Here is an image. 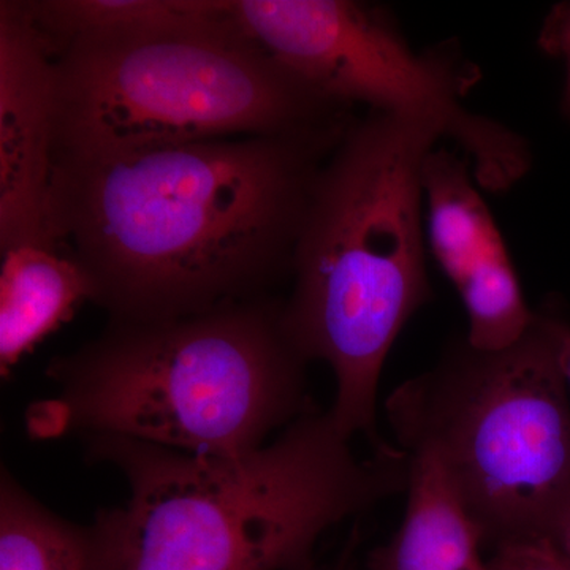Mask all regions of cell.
Wrapping results in <instances>:
<instances>
[{
	"instance_id": "7c38bea8",
	"label": "cell",
	"mask_w": 570,
	"mask_h": 570,
	"mask_svg": "<svg viewBox=\"0 0 570 570\" xmlns=\"http://www.w3.org/2000/svg\"><path fill=\"white\" fill-rule=\"evenodd\" d=\"M0 570H99L92 524L48 509L2 466Z\"/></svg>"
},
{
	"instance_id": "8992f818",
	"label": "cell",
	"mask_w": 570,
	"mask_h": 570,
	"mask_svg": "<svg viewBox=\"0 0 570 570\" xmlns=\"http://www.w3.org/2000/svg\"><path fill=\"white\" fill-rule=\"evenodd\" d=\"M569 333L557 307H540L508 347L453 337L385 401L397 448L436 461L497 549L542 542L569 505Z\"/></svg>"
},
{
	"instance_id": "4fadbf2b",
	"label": "cell",
	"mask_w": 570,
	"mask_h": 570,
	"mask_svg": "<svg viewBox=\"0 0 570 570\" xmlns=\"http://www.w3.org/2000/svg\"><path fill=\"white\" fill-rule=\"evenodd\" d=\"M228 3L230 0H21L51 58L80 37L204 20L224 13Z\"/></svg>"
},
{
	"instance_id": "ba28073f",
	"label": "cell",
	"mask_w": 570,
	"mask_h": 570,
	"mask_svg": "<svg viewBox=\"0 0 570 570\" xmlns=\"http://www.w3.org/2000/svg\"><path fill=\"white\" fill-rule=\"evenodd\" d=\"M423 197L428 249L459 292L468 343L485 351L515 343L530 328L535 309L524 298L471 164L438 145L423 165Z\"/></svg>"
},
{
	"instance_id": "8fae6325",
	"label": "cell",
	"mask_w": 570,
	"mask_h": 570,
	"mask_svg": "<svg viewBox=\"0 0 570 570\" xmlns=\"http://www.w3.org/2000/svg\"><path fill=\"white\" fill-rule=\"evenodd\" d=\"M406 497L401 527L362 570H487L485 535L436 461L411 456Z\"/></svg>"
},
{
	"instance_id": "9c48e42d",
	"label": "cell",
	"mask_w": 570,
	"mask_h": 570,
	"mask_svg": "<svg viewBox=\"0 0 570 570\" xmlns=\"http://www.w3.org/2000/svg\"><path fill=\"white\" fill-rule=\"evenodd\" d=\"M52 58L21 0L0 2V250L59 246L50 232Z\"/></svg>"
},
{
	"instance_id": "6da1fadb",
	"label": "cell",
	"mask_w": 570,
	"mask_h": 570,
	"mask_svg": "<svg viewBox=\"0 0 570 570\" xmlns=\"http://www.w3.org/2000/svg\"><path fill=\"white\" fill-rule=\"evenodd\" d=\"M347 129L55 159L52 242L77 258L110 321L275 296L291 283L314 184Z\"/></svg>"
},
{
	"instance_id": "30bf717a",
	"label": "cell",
	"mask_w": 570,
	"mask_h": 570,
	"mask_svg": "<svg viewBox=\"0 0 570 570\" xmlns=\"http://www.w3.org/2000/svg\"><path fill=\"white\" fill-rule=\"evenodd\" d=\"M92 302V284L62 246L26 245L2 254L0 373L9 376L45 337Z\"/></svg>"
},
{
	"instance_id": "277c9868",
	"label": "cell",
	"mask_w": 570,
	"mask_h": 570,
	"mask_svg": "<svg viewBox=\"0 0 570 570\" xmlns=\"http://www.w3.org/2000/svg\"><path fill=\"white\" fill-rule=\"evenodd\" d=\"M309 362L265 296L170 321H110L55 356L58 395L28 414L33 438L118 436L160 448L239 455L314 407Z\"/></svg>"
},
{
	"instance_id": "e0dca14e",
	"label": "cell",
	"mask_w": 570,
	"mask_h": 570,
	"mask_svg": "<svg viewBox=\"0 0 570 570\" xmlns=\"http://www.w3.org/2000/svg\"><path fill=\"white\" fill-rule=\"evenodd\" d=\"M358 542V530H355L352 532L351 538H348L346 549H344L343 553H341L340 560H337L335 568L332 570H348V562H351L352 554H354L356 543Z\"/></svg>"
},
{
	"instance_id": "52a82bcc",
	"label": "cell",
	"mask_w": 570,
	"mask_h": 570,
	"mask_svg": "<svg viewBox=\"0 0 570 570\" xmlns=\"http://www.w3.org/2000/svg\"><path fill=\"white\" fill-rule=\"evenodd\" d=\"M242 31L336 102L434 127L459 146L480 189L530 174L527 138L464 104L475 78L444 52L409 45L389 10L354 0H234Z\"/></svg>"
},
{
	"instance_id": "7a4b0ae2",
	"label": "cell",
	"mask_w": 570,
	"mask_h": 570,
	"mask_svg": "<svg viewBox=\"0 0 570 570\" xmlns=\"http://www.w3.org/2000/svg\"><path fill=\"white\" fill-rule=\"evenodd\" d=\"M85 441L129 485L126 504L91 523L99 570H311L330 528L406 493L411 472L396 445L360 459L316 406L239 455Z\"/></svg>"
},
{
	"instance_id": "5bb4252c",
	"label": "cell",
	"mask_w": 570,
	"mask_h": 570,
	"mask_svg": "<svg viewBox=\"0 0 570 570\" xmlns=\"http://www.w3.org/2000/svg\"><path fill=\"white\" fill-rule=\"evenodd\" d=\"M539 48L564 67V91L561 110L570 119V0L557 3L543 20L539 32Z\"/></svg>"
},
{
	"instance_id": "2e32d148",
	"label": "cell",
	"mask_w": 570,
	"mask_h": 570,
	"mask_svg": "<svg viewBox=\"0 0 570 570\" xmlns=\"http://www.w3.org/2000/svg\"><path fill=\"white\" fill-rule=\"evenodd\" d=\"M543 547L570 570V502L568 508L562 510L560 519L551 528L549 535L542 540Z\"/></svg>"
},
{
	"instance_id": "9a60e30c",
	"label": "cell",
	"mask_w": 570,
	"mask_h": 570,
	"mask_svg": "<svg viewBox=\"0 0 570 570\" xmlns=\"http://www.w3.org/2000/svg\"><path fill=\"white\" fill-rule=\"evenodd\" d=\"M487 570H569L542 543L499 547Z\"/></svg>"
},
{
	"instance_id": "ac0fdd59",
	"label": "cell",
	"mask_w": 570,
	"mask_h": 570,
	"mask_svg": "<svg viewBox=\"0 0 570 570\" xmlns=\"http://www.w3.org/2000/svg\"><path fill=\"white\" fill-rule=\"evenodd\" d=\"M564 371H566V377H568L569 387H570V333L568 337V344H566V351H564Z\"/></svg>"
},
{
	"instance_id": "5b68a950",
	"label": "cell",
	"mask_w": 570,
	"mask_h": 570,
	"mask_svg": "<svg viewBox=\"0 0 570 570\" xmlns=\"http://www.w3.org/2000/svg\"><path fill=\"white\" fill-rule=\"evenodd\" d=\"M52 160L344 132L356 118L249 39L232 0L204 20L80 37L52 58Z\"/></svg>"
},
{
	"instance_id": "3957f363",
	"label": "cell",
	"mask_w": 570,
	"mask_h": 570,
	"mask_svg": "<svg viewBox=\"0 0 570 570\" xmlns=\"http://www.w3.org/2000/svg\"><path fill=\"white\" fill-rule=\"evenodd\" d=\"M434 127L381 111L356 116L322 167L307 205L284 298V325L307 362L336 381L330 417L373 450L385 360L433 299L428 275L423 165Z\"/></svg>"
}]
</instances>
